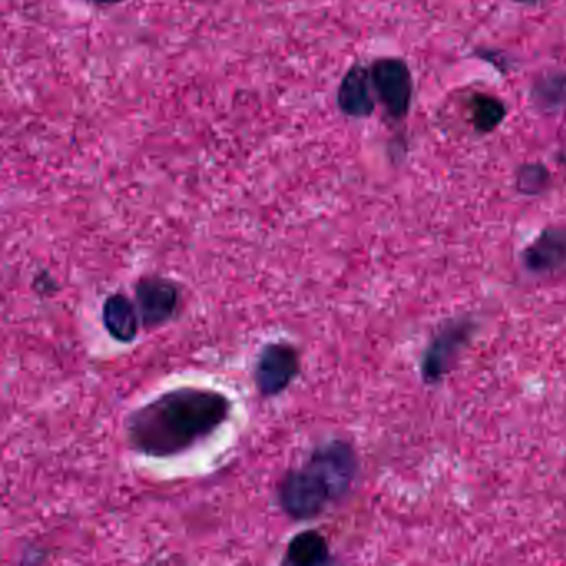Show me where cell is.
<instances>
[{
  "instance_id": "obj_14",
  "label": "cell",
  "mask_w": 566,
  "mask_h": 566,
  "mask_svg": "<svg viewBox=\"0 0 566 566\" xmlns=\"http://www.w3.org/2000/svg\"><path fill=\"white\" fill-rule=\"evenodd\" d=\"M87 2H92L95 6H102V8H107V6H118L125 0H87Z\"/></svg>"
},
{
  "instance_id": "obj_2",
  "label": "cell",
  "mask_w": 566,
  "mask_h": 566,
  "mask_svg": "<svg viewBox=\"0 0 566 566\" xmlns=\"http://www.w3.org/2000/svg\"><path fill=\"white\" fill-rule=\"evenodd\" d=\"M357 455L349 443L334 440L317 447L300 469L277 486L281 509L293 520H313L349 493L357 475Z\"/></svg>"
},
{
  "instance_id": "obj_6",
  "label": "cell",
  "mask_w": 566,
  "mask_h": 566,
  "mask_svg": "<svg viewBox=\"0 0 566 566\" xmlns=\"http://www.w3.org/2000/svg\"><path fill=\"white\" fill-rule=\"evenodd\" d=\"M473 324L460 319L443 327L426 350L422 359V376L427 382H439L457 359V354L469 343Z\"/></svg>"
},
{
  "instance_id": "obj_5",
  "label": "cell",
  "mask_w": 566,
  "mask_h": 566,
  "mask_svg": "<svg viewBox=\"0 0 566 566\" xmlns=\"http://www.w3.org/2000/svg\"><path fill=\"white\" fill-rule=\"evenodd\" d=\"M142 324L148 329L170 323L180 306V287L164 276H145L135 286Z\"/></svg>"
},
{
  "instance_id": "obj_13",
  "label": "cell",
  "mask_w": 566,
  "mask_h": 566,
  "mask_svg": "<svg viewBox=\"0 0 566 566\" xmlns=\"http://www.w3.org/2000/svg\"><path fill=\"white\" fill-rule=\"evenodd\" d=\"M552 175L542 164H525L516 171V188L520 193L535 197L549 187Z\"/></svg>"
},
{
  "instance_id": "obj_3",
  "label": "cell",
  "mask_w": 566,
  "mask_h": 566,
  "mask_svg": "<svg viewBox=\"0 0 566 566\" xmlns=\"http://www.w3.org/2000/svg\"><path fill=\"white\" fill-rule=\"evenodd\" d=\"M377 102L394 122L406 120L412 107L413 78L409 65L397 57H380L370 64Z\"/></svg>"
},
{
  "instance_id": "obj_1",
  "label": "cell",
  "mask_w": 566,
  "mask_h": 566,
  "mask_svg": "<svg viewBox=\"0 0 566 566\" xmlns=\"http://www.w3.org/2000/svg\"><path fill=\"white\" fill-rule=\"evenodd\" d=\"M230 397L203 387H178L138 407L125 420L128 447L151 459H170L213 436L230 417Z\"/></svg>"
},
{
  "instance_id": "obj_15",
  "label": "cell",
  "mask_w": 566,
  "mask_h": 566,
  "mask_svg": "<svg viewBox=\"0 0 566 566\" xmlns=\"http://www.w3.org/2000/svg\"><path fill=\"white\" fill-rule=\"evenodd\" d=\"M516 4L538 6L542 0H513Z\"/></svg>"
},
{
  "instance_id": "obj_8",
  "label": "cell",
  "mask_w": 566,
  "mask_h": 566,
  "mask_svg": "<svg viewBox=\"0 0 566 566\" xmlns=\"http://www.w3.org/2000/svg\"><path fill=\"white\" fill-rule=\"evenodd\" d=\"M525 266L533 273H549L566 264V230L548 228L523 253Z\"/></svg>"
},
{
  "instance_id": "obj_12",
  "label": "cell",
  "mask_w": 566,
  "mask_h": 566,
  "mask_svg": "<svg viewBox=\"0 0 566 566\" xmlns=\"http://www.w3.org/2000/svg\"><path fill=\"white\" fill-rule=\"evenodd\" d=\"M532 101L539 111L556 112L566 105V74H549L536 81Z\"/></svg>"
},
{
  "instance_id": "obj_11",
  "label": "cell",
  "mask_w": 566,
  "mask_h": 566,
  "mask_svg": "<svg viewBox=\"0 0 566 566\" xmlns=\"http://www.w3.org/2000/svg\"><path fill=\"white\" fill-rule=\"evenodd\" d=\"M472 125L479 134H492L506 117L505 104L490 94H475L470 101Z\"/></svg>"
},
{
  "instance_id": "obj_4",
  "label": "cell",
  "mask_w": 566,
  "mask_h": 566,
  "mask_svg": "<svg viewBox=\"0 0 566 566\" xmlns=\"http://www.w3.org/2000/svg\"><path fill=\"white\" fill-rule=\"evenodd\" d=\"M300 370V353L293 344L270 343L258 356L253 379L261 396L276 397L293 384Z\"/></svg>"
},
{
  "instance_id": "obj_9",
  "label": "cell",
  "mask_w": 566,
  "mask_h": 566,
  "mask_svg": "<svg viewBox=\"0 0 566 566\" xmlns=\"http://www.w3.org/2000/svg\"><path fill=\"white\" fill-rule=\"evenodd\" d=\"M105 329L118 343L130 344L137 339L140 314L125 294H112L102 307Z\"/></svg>"
},
{
  "instance_id": "obj_10",
  "label": "cell",
  "mask_w": 566,
  "mask_h": 566,
  "mask_svg": "<svg viewBox=\"0 0 566 566\" xmlns=\"http://www.w3.org/2000/svg\"><path fill=\"white\" fill-rule=\"evenodd\" d=\"M329 562V545L316 530L297 533L287 545L284 556V563L296 566H319Z\"/></svg>"
},
{
  "instance_id": "obj_7",
  "label": "cell",
  "mask_w": 566,
  "mask_h": 566,
  "mask_svg": "<svg viewBox=\"0 0 566 566\" xmlns=\"http://www.w3.org/2000/svg\"><path fill=\"white\" fill-rule=\"evenodd\" d=\"M336 104L340 114L353 120H366L373 117L377 98L369 67L357 62L347 69L337 87Z\"/></svg>"
}]
</instances>
